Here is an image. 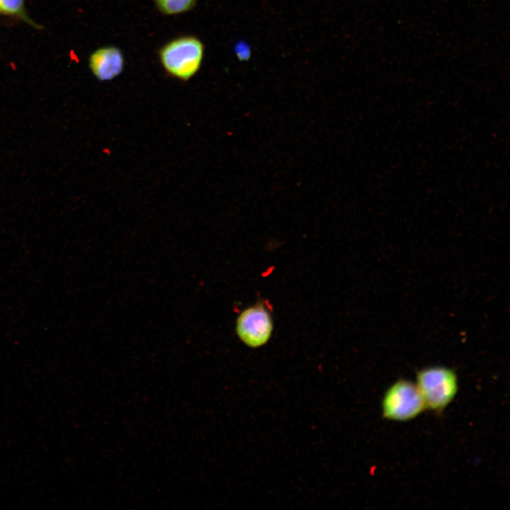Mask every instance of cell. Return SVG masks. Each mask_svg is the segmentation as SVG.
Returning a JSON list of instances; mask_svg holds the SVG:
<instances>
[{"mask_svg":"<svg viewBox=\"0 0 510 510\" xmlns=\"http://www.w3.org/2000/svg\"><path fill=\"white\" fill-rule=\"evenodd\" d=\"M204 56V45L196 37L185 35L166 43L159 57L165 71L171 76L188 81L198 72Z\"/></svg>","mask_w":510,"mask_h":510,"instance_id":"obj_1","label":"cell"},{"mask_svg":"<svg viewBox=\"0 0 510 510\" xmlns=\"http://www.w3.org/2000/svg\"><path fill=\"white\" fill-rule=\"evenodd\" d=\"M415 384L426 409L437 413L449 405L458 390L456 373L445 366H430L419 370Z\"/></svg>","mask_w":510,"mask_h":510,"instance_id":"obj_2","label":"cell"},{"mask_svg":"<svg viewBox=\"0 0 510 510\" xmlns=\"http://www.w3.org/2000/svg\"><path fill=\"white\" fill-rule=\"evenodd\" d=\"M381 407L382 416L395 421L412 420L426 409L416 384L404 379L397 380L387 388Z\"/></svg>","mask_w":510,"mask_h":510,"instance_id":"obj_3","label":"cell"},{"mask_svg":"<svg viewBox=\"0 0 510 510\" xmlns=\"http://www.w3.org/2000/svg\"><path fill=\"white\" fill-rule=\"evenodd\" d=\"M273 329L271 312L262 302L246 308L237 318V334L243 343L251 348L266 344L271 336Z\"/></svg>","mask_w":510,"mask_h":510,"instance_id":"obj_4","label":"cell"},{"mask_svg":"<svg viewBox=\"0 0 510 510\" xmlns=\"http://www.w3.org/2000/svg\"><path fill=\"white\" fill-rule=\"evenodd\" d=\"M124 57L115 46H105L96 50L89 60V68L99 81H110L121 74L124 68Z\"/></svg>","mask_w":510,"mask_h":510,"instance_id":"obj_5","label":"cell"},{"mask_svg":"<svg viewBox=\"0 0 510 510\" xmlns=\"http://www.w3.org/2000/svg\"><path fill=\"white\" fill-rule=\"evenodd\" d=\"M0 14L16 17L37 29L41 28L27 14L25 0H0Z\"/></svg>","mask_w":510,"mask_h":510,"instance_id":"obj_6","label":"cell"},{"mask_svg":"<svg viewBox=\"0 0 510 510\" xmlns=\"http://www.w3.org/2000/svg\"><path fill=\"white\" fill-rule=\"evenodd\" d=\"M198 0H154L158 9L166 15H177L191 10Z\"/></svg>","mask_w":510,"mask_h":510,"instance_id":"obj_7","label":"cell"},{"mask_svg":"<svg viewBox=\"0 0 510 510\" xmlns=\"http://www.w3.org/2000/svg\"><path fill=\"white\" fill-rule=\"evenodd\" d=\"M234 52L240 61H247L251 56L250 47L244 42H239L236 44Z\"/></svg>","mask_w":510,"mask_h":510,"instance_id":"obj_8","label":"cell"}]
</instances>
